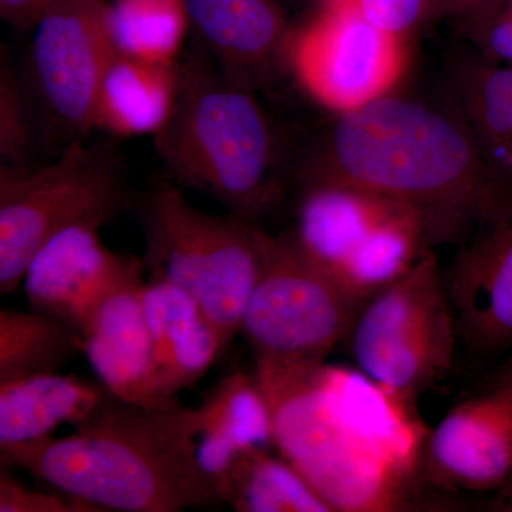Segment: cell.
<instances>
[{
	"label": "cell",
	"mask_w": 512,
	"mask_h": 512,
	"mask_svg": "<svg viewBox=\"0 0 512 512\" xmlns=\"http://www.w3.org/2000/svg\"><path fill=\"white\" fill-rule=\"evenodd\" d=\"M190 30L229 79L254 87L288 62L293 30L276 0H185Z\"/></svg>",
	"instance_id": "obj_15"
},
{
	"label": "cell",
	"mask_w": 512,
	"mask_h": 512,
	"mask_svg": "<svg viewBox=\"0 0 512 512\" xmlns=\"http://www.w3.org/2000/svg\"><path fill=\"white\" fill-rule=\"evenodd\" d=\"M457 87L488 167L512 187V66L477 53L458 67Z\"/></svg>",
	"instance_id": "obj_20"
},
{
	"label": "cell",
	"mask_w": 512,
	"mask_h": 512,
	"mask_svg": "<svg viewBox=\"0 0 512 512\" xmlns=\"http://www.w3.org/2000/svg\"><path fill=\"white\" fill-rule=\"evenodd\" d=\"M109 28L117 53L177 63L190 20L185 0H111Z\"/></svg>",
	"instance_id": "obj_23"
},
{
	"label": "cell",
	"mask_w": 512,
	"mask_h": 512,
	"mask_svg": "<svg viewBox=\"0 0 512 512\" xmlns=\"http://www.w3.org/2000/svg\"><path fill=\"white\" fill-rule=\"evenodd\" d=\"M178 63L148 62L116 52L101 82L94 130L113 137H156L177 103Z\"/></svg>",
	"instance_id": "obj_18"
},
{
	"label": "cell",
	"mask_w": 512,
	"mask_h": 512,
	"mask_svg": "<svg viewBox=\"0 0 512 512\" xmlns=\"http://www.w3.org/2000/svg\"><path fill=\"white\" fill-rule=\"evenodd\" d=\"M0 512H97L90 505L53 490L26 487L2 466L0 471Z\"/></svg>",
	"instance_id": "obj_27"
},
{
	"label": "cell",
	"mask_w": 512,
	"mask_h": 512,
	"mask_svg": "<svg viewBox=\"0 0 512 512\" xmlns=\"http://www.w3.org/2000/svg\"><path fill=\"white\" fill-rule=\"evenodd\" d=\"M338 183L419 212L431 245L471 238L512 201L467 121L394 94L338 114L302 171V184Z\"/></svg>",
	"instance_id": "obj_1"
},
{
	"label": "cell",
	"mask_w": 512,
	"mask_h": 512,
	"mask_svg": "<svg viewBox=\"0 0 512 512\" xmlns=\"http://www.w3.org/2000/svg\"><path fill=\"white\" fill-rule=\"evenodd\" d=\"M32 32L23 83L35 116L66 147L94 130L101 82L116 55L109 0H53Z\"/></svg>",
	"instance_id": "obj_10"
},
{
	"label": "cell",
	"mask_w": 512,
	"mask_h": 512,
	"mask_svg": "<svg viewBox=\"0 0 512 512\" xmlns=\"http://www.w3.org/2000/svg\"><path fill=\"white\" fill-rule=\"evenodd\" d=\"M195 412L200 433L218 434L244 450L275 447L274 416L255 375L235 372L224 377Z\"/></svg>",
	"instance_id": "obj_24"
},
{
	"label": "cell",
	"mask_w": 512,
	"mask_h": 512,
	"mask_svg": "<svg viewBox=\"0 0 512 512\" xmlns=\"http://www.w3.org/2000/svg\"><path fill=\"white\" fill-rule=\"evenodd\" d=\"M289 232L316 265L363 303L433 247L419 212L338 183L302 184Z\"/></svg>",
	"instance_id": "obj_8"
},
{
	"label": "cell",
	"mask_w": 512,
	"mask_h": 512,
	"mask_svg": "<svg viewBox=\"0 0 512 512\" xmlns=\"http://www.w3.org/2000/svg\"><path fill=\"white\" fill-rule=\"evenodd\" d=\"M466 16L478 55L512 64V0H487Z\"/></svg>",
	"instance_id": "obj_26"
},
{
	"label": "cell",
	"mask_w": 512,
	"mask_h": 512,
	"mask_svg": "<svg viewBox=\"0 0 512 512\" xmlns=\"http://www.w3.org/2000/svg\"><path fill=\"white\" fill-rule=\"evenodd\" d=\"M53 0H0V18L16 30H32Z\"/></svg>",
	"instance_id": "obj_29"
},
{
	"label": "cell",
	"mask_w": 512,
	"mask_h": 512,
	"mask_svg": "<svg viewBox=\"0 0 512 512\" xmlns=\"http://www.w3.org/2000/svg\"><path fill=\"white\" fill-rule=\"evenodd\" d=\"M318 8H326V6L338 5V3L346 2V0H313Z\"/></svg>",
	"instance_id": "obj_32"
},
{
	"label": "cell",
	"mask_w": 512,
	"mask_h": 512,
	"mask_svg": "<svg viewBox=\"0 0 512 512\" xmlns=\"http://www.w3.org/2000/svg\"><path fill=\"white\" fill-rule=\"evenodd\" d=\"M141 302L151 340V393L160 402H171L227 348L197 299L180 286L148 278Z\"/></svg>",
	"instance_id": "obj_16"
},
{
	"label": "cell",
	"mask_w": 512,
	"mask_h": 512,
	"mask_svg": "<svg viewBox=\"0 0 512 512\" xmlns=\"http://www.w3.org/2000/svg\"><path fill=\"white\" fill-rule=\"evenodd\" d=\"M180 89L154 138L178 187L258 224L284 197L282 141L254 90L229 79L201 46L180 60Z\"/></svg>",
	"instance_id": "obj_4"
},
{
	"label": "cell",
	"mask_w": 512,
	"mask_h": 512,
	"mask_svg": "<svg viewBox=\"0 0 512 512\" xmlns=\"http://www.w3.org/2000/svg\"><path fill=\"white\" fill-rule=\"evenodd\" d=\"M457 338L446 276L433 252L373 295L349 333L360 373L409 407L450 372Z\"/></svg>",
	"instance_id": "obj_9"
},
{
	"label": "cell",
	"mask_w": 512,
	"mask_h": 512,
	"mask_svg": "<svg viewBox=\"0 0 512 512\" xmlns=\"http://www.w3.org/2000/svg\"><path fill=\"white\" fill-rule=\"evenodd\" d=\"M99 224L72 225L49 239L23 275V291L39 312L82 332L101 299L146 272L143 259L106 247Z\"/></svg>",
	"instance_id": "obj_13"
},
{
	"label": "cell",
	"mask_w": 512,
	"mask_h": 512,
	"mask_svg": "<svg viewBox=\"0 0 512 512\" xmlns=\"http://www.w3.org/2000/svg\"><path fill=\"white\" fill-rule=\"evenodd\" d=\"M36 116L22 77L5 49L0 62V165H29L37 140Z\"/></svg>",
	"instance_id": "obj_25"
},
{
	"label": "cell",
	"mask_w": 512,
	"mask_h": 512,
	"mask_svg": "<svg viewBox=\"0 0 512 512\" xmlns=\"http://www.w3.org/2000/svg\"><path fill=\"white\" fill-rule=\"evenodd\" d=\"M512 470V366L427 433L423 473L447 490L495 491Z\"/></svg>",
	"instance_id": "obj_12"
},
{
	"label": "cell",
	"mask_w": 512,
	"mask_h": 512,
	"mask_svg": "<svg viewBox=\"0 0 512 512\" xmlns=\"http://www.w3.org/2000/svg\"><path fill=\"white\" fill-rule=\"evenodd\" d=\"M134 210L146 242L141 259L148 278L194 296L228 348L258 276L264 229L229 212L198 210L171 180L154 185Z\"/></svg>",
	"instance_id": "obj_5"
},
{
	"label": "cell",
	"mask_w": 512,
	"mask_h": 512,
	"mask_svg": "<svg viewBox=\"0 0 512 512\" xmlns=\"http://www.w3.org/2000/svg\"><path fill=\"white\" fill-rule=\"evenodd\" d=\"M363 303L309 258L291 232L262 231L258 276L242 315L255 376H291L325 365L349 338Z\"/></svg>",
	"instance_id": "obj_6"
},
{
	"label": "cell",
	"mask_w": 512,
	"mask_h": 512,
	"mask_svg": "<svg viewBox=\"0 0 512 512\" xmlns=\"http://www.w3.org/2000/svg\"><path fill=\"white\" fill-rule=\"evenodd\" d=\"M494 493L495 497L490 503V510L512 512V470L507 480Z\"/></svg>",
	"instance_id": "obj_30"
},
{
	"label": "cell",
	"mask_w": 512,
	"mask_h": 512,
	"mask_svg": "<svg viewBox=\"0 0 512 512\" xmlns=\"http://www.w3.org/2000/svg\"><path fill=\"white\" fill-rule=\"evenodd\" d=\"M109 390L77 376L42 373L0 382V450L53 436L96 410Z\"/></svg>",
	"instance_id": "obj_19"
},
{
	"label": "cell",
	"mask_w": 512,
	"mask_h": 512,
	"mask_svg": "<svg viewBox=\"0 0 512 512\" xmlns=\"http://www.w3.org/2000/svg\"><path fill=\"white\" fill-rule=\"evenodd\" d=\"M256 380L274 416L275 448L335 511L412 504L427 436L412 407L363 373L326 365Z\"/></svg>",
	"instance_id": "obj_2"
},
{
	"label": "cell",
	"mask_w": 512,
	"mask_h": 512,
	"mask_svg": "<svg viewBox=\"0 0 512 512\" xmlns=\"http://www.w3.org/2000/svg\"><path fill=\"white\" fill-rule=\"evenodd\" d=\"M286 63L316 103L349 113L392 94L406 70V37L373 25L346 0L293 30Z\"/></svg>",
	"instance_id": "obj_11"
},
{
	"label": "cell",
	"mask_w": 512,
	"mask_h": 512,
	"mask_svg": "<svg viewBox=\"0 0 512 512\" xmlns=\"http://www.w3.org/2000/svg\"><path fill=\"white\" fill-rule=\"evenodd\" d=\"M83 353L82 335L64 320L35 311H0V382L55 373Z\"/></svg>",
	"instance_id": "obj_21"
},
{
	"label": "cell",
	"mask_w": 512,
	"mask_h": 512,
	"mask_svg": "<svg viewBox=\"0 0 512 512\" xmlns=\"http://www.w3.org/2000/svg\"><path fill=\"white\" fill-rule=\"evenodd\" d=\"M224 503L239 512H336L291 461L272 450L242 456Z\"/></svg>",
	"instance_id": "obj_22"
},
{
	"label": "cell",
	"mask_w": 512,
	"mask_h": 512,
	"mask_svg": "<svg viewBox=\"0 0 512 512\" xmlns=\"http://www.w3.org/2000/svg\"><path fill=\"white\" fill-rule=\"evenodd\" d=\"M373 25L393 35L407 37L441 0H352Z\"/></svg>",
	"instance_id": "obj_28"
},
{
	"label": "cell",
	"mask_w": 512,
	"mask_h": 512,
	"mask_svg": "<svg viewBox=\"0 0 512 512\" xmlns=\"http://www.w3.org/2000/svg\"><path fill=\"white\" fill-rule=\"evenodd\" d=\"M484 2H487V0H441V6H444L448 12L466 15L470 10L476 9Z\"/></svg>",
	"instance_id": "obj_31"
},
{
	"label": "cell",
	"mask_w": 512,
	"mask_h": 512,
	"mask_svg": "<svg viewBox=\"0 0 512 512\" xmlns=\"http://www.w3.org/2000/svg\"><path fill=\"white\" fill-rule=\"evenodd\" d=\"M446 284L468 352L485 360L512 355V201L468 238Z\"/></svg>",
	"instance_id": "obj_14"
},
{
	"label": "cell",
	"mask_w": 512,
	"mask_h": 512,
	"mask_svg": "<svg viewBox=\"0 0 512 512\" xmlns=\"http://www.w3.org/2000/svg\"><path fill=\"white\" fill-rule=\"evenodd\" d=\"M144 282L143 276H137L107 293L80 335L83 355L110 393L128 402L157 406L174 400L160 402L151 393V340L141 302Z\"/></svg>",
	"instance_id": "obj_17"
},
{
	"label": "cell",
	"mask_w": 512,
	"mask_h": 512,
	"mask_svg": "<svg viewBox=\"0 0 512 512\" xmlns=\"http://www.w3.org/2000/svg\"><path fill=\"white\" fill-rule=\"evenodd\" d=\"M195 407L128 402L107 392L69 436L2 448L20 468L97 512H178L220 504L195 457Z\"/></svg>",
	"instance_id": "obj_3"
},
{
	"label": "cell",
	"mask_w": 512,
	"mask_h": 512,
	"mask_svg": "<svg viewBox=\"0 0 512 512\" xmlns=\"http://www.w3.org/2000/svg\"><path fill=\"white\" fill-rule=\"evenodd\" d=\"M131 205L120 158L74 141L42 165H0V295L16 292L33 256L72 225L109 224Z\"/></svg>",
	"instance_id": "obj_7"
},
{
	"label": "cell",
	"mask_w": 512,
	"mask_h": 512,
	"mask_svg": "<svg viewBox=\"0 0 512 512\" xmlns=\"http://www.w3.org/2000/svg\"><path fill=\"white\" fill-rule=\"evenodd\" d=\"M508 362H510L512 366V355L510 356V359H508Z\"/></svg>",
	"instance_id": "obj_33"
},
{
	"label": "cell",
	"mask_w": 512,
	"mask_h": 512,
	"mask_svg": "<svg viewBox=\"0 0 512 512\" xmlns=\"http://www.w3.org/2000/svg\"><path fill=\"white\" fill-rule=\"evenodd\" d=\"M510 66H512V64H510Z\"/></svg>",
	"instance_id": "obj_34"
}]
</instances>
